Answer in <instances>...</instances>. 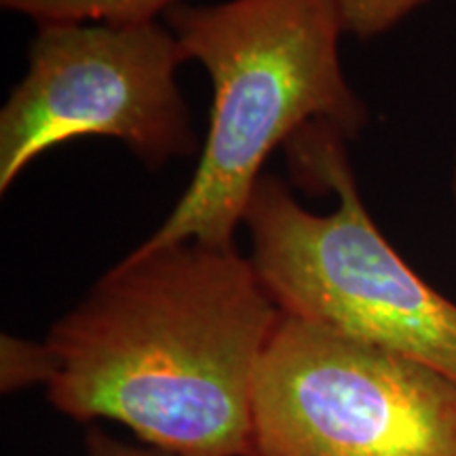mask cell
Returning <instances> with one entry per match:
<instances>
[{
  "label": "cell",
  "instance_id": "cell-5",
  "mask_svg": "<svg viewBox=\"0 0 456 456\" xmlns=\"http://www.w3.org/2000/svg\"><path fill=\"white\" fill-rule=\"evenodd\" d=\"M188 55L167 24H47L0 110V192L51 148L85 135L123 142L146 167L197 151L175 81Z\"/></svg>",
  "mask_w": 456,
  "mask_h": 456
},
{
  "label": "cell",
  "instance_id": "cell-2",
  "mask_svg": "<svg viewBox=\"0 0 456 456\" xmlns=\"http://www.w3.org/2000/svg\"><path fill=\"white\" fill-rule=\"evenodd\" d=\"M165 24L208 70L214 106L191 184L140 248L197 241L235 248L256 184L277 146L322 127L351 140L366 106L346 83L338 0L174 4Z\"/></svg>",
  "mask_w": 456,
  "mask_h": 456
},
{
  "label": "cell",
  "instance_id": "cell-1",
  "mask_svg": "<svg viewBox=\"0 0 456 456\" xmlns=\"http://www.w3.org/2000/svg\"><path fill=\"white\" fill-rule=\"evenodd\" d=\"M281 317L237 245L135 248L51 326L47 399L167 456H249L256 380Z\"/></svg>",
  "mask_w": 456,
  "mask_h": 456
},
{
  "label": "cell",
  "instance_id": "cell-6",
  "mask_svg": "<svg viewBox=\"0 0 456 456\" xmlns=\"http://www.w3.org/2000/svg\"><path fill=\"white\" fill-rule=\"evenodd\" d=\"M3 9L47 24H112L131 26L159 21L157 17L178 0H0Z\"/></svg>",
  "mask_w": 456,
  "mask_h": 456
},
{
  "label": "cell",
  "instance_id": "cell-4",
  "mask_svg": "<svg viewBox=\"0 0 456 456\" xmlns=\"http://www.w3.org/2000/svg\"><path fill=\"white\" fill-rule=\"evenodd\" d=\"M249 456H456V383L283 315L256 380Z\"/></svg>",
  "mask_w": 456,
  "mask_h": 456
},
{
  "label": "cell",
  "instance_id": "cell-8",
  "mask_svg": "<svg viewBox=\"0 0 456 456\" xmlns=\"http://www.w3.org/2000/svg\"><path fill=\"white\" fill-rule=\"evenodd\" d=\"M338 3L345 34L372 38L406 20L425 0H338Z\"/></svg>",
  "mask_w": 456,
  "mask_h": 456
},
{
  "label": "cell",
  "instance_id": "cell-10",
  "mask_svg": "<svg viewBox=\"0 0 456 456\" xmlns=\"http://www.w3.org/2000/svg\"><path fill=\"white\" fill-rule=\"evenodd\" d=\"M452 192H454V201H456V159H454V169H452Z\"/></svg>",
  "mask_w": 456,
  "mask_h": 456
},
{
  "label": "cell",
  "instance_id": "cell-9",
  "mask_svg": "<svg viewBox=\"0 0 456 456\" xmlns=\"http://www.w3.org/2000/svg\"><path fill=\"white\" fill-rule=\"evenodd\" d=\"M85 456H167L161 450L151 446H135L123 440H117L102 427H91L85 440Z\"/></svg>",
  "mask_w": 456,
  "mask_h": 456
},
{
  "label": "cell",
  "instance_id": "cell-7",
  "mask_svg": "<svg viewBox=\"0 0 456 456\" xmlns=\"http://www.w3.org/2000/svg\"><path fill=\"white\" fill-rule=\"evenodd\" d=\"M57 359L49 342L21 338L15 334L0 336V393H13L53 383Z\"/></svg>",
  "mask_w": 456,
  "mask_h": 456
},
{
  "label": "cell",
  "instance_id": "cell-3",
  "mask_svg": "<svg viewBox=\"0 0 456 456\" xmlns=\"http://www.w3.org/2000/svg\"><path fill=\"white\" fill-rule=\"evenodd\" d=\"M294 148L302 180L336 195L315 214L288 184L265 174L243 224L256 271L283 315L423 363L456 383V302L437 292L395 252L366 209L334 131H302Z\"/></svg>",
  "mask_w": 456,
  "mask_h": 456
}]
</instances>
